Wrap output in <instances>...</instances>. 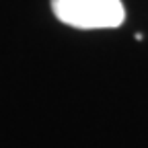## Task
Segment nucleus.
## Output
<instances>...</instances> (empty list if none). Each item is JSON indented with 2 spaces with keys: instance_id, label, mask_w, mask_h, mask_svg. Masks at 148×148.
I'll use <instances>...</instances> for the list:
<instances>
[{
  "instance_id": "nucleus-1",
  "label": "nucleus",
  "mask_w": 148,
  "mask_h": 148,
  "mask_svg": "<svg viewBox=\"0 0 148 148\" xmlns=\"http://www.w3.org/2000/svg\"><path fill=\"white\" fill-rule=\"evenodd\" d=\"M51 10L74 29H115L125 18L121 0H51Z\"/></svg>"
}]
</instances>
